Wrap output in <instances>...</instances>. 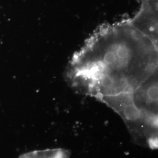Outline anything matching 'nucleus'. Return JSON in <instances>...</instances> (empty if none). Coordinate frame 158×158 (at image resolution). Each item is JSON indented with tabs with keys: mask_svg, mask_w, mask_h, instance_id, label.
<instances>
[{
	"mask_svg": "<svg viewBox=\"0 0 158 158\" xmlns=\"http://www.w3.org/2000/svg\"><path fill=\"white\" fill-rule=\"evenodd\" d=\"M158 45L128 20L101 25L72 57L69 82L100 100L133 93L158 70Z\"/></svg>",
	"mask_w": 158,
	"mask_h": 158,
	"instance_id": "obj_1",
	"label": "nucleus"
},
{
	"mask_svg": "<svg viewBox=\"0 0 158 158\" xmlns=\"http://www.w3.org/2000/svg\"><path fill=\"white\" fill-rule=\"evenodd\" d=\"M100 101L123 118L137 143L146 145L151 149L158 148V119L148 116L136 106L132 93L105 97Z\"/></svg>",
	"mask_w": 158,
	"mask_h": 158,
	"instance_id": "obj_2",
	"label": "nucleus"
},
{
	"mask_svg": "<svg viewBox=\"0 0 158 158\" xmlns=\"http://www.w3.org/2000/svg\"><path fill=\"white\" fill-rule=\"evenodd\" d=\"M158 0H142L141 8L128 19L136 29L158 45Z\"/></svg>",
	"mask_w": 158,
	"mask_h": 158,
	"instance_id": "obj_3",
	"label": "nucleus"
},
{
	"mask_svg": "<svg viewBox=\"0 0 158 158\" xmlns=\"http://www.w3.org/2000/svg\"><path fill=\"white\" fill-rule=\"evenodd\" d=\"M158 70L132 93L136 106L152 118L158 119Z\"/></svg>",
	"mask_w": 158,
	"mask_h": 158,
	"instance_id": "obj_4",
	"label": "nucleus"
},
{
	"mask_svg": "<svg viewBox=\"0 0 158 158\" xmlns=\"http://www.w3.org/2000/svg\"><path fill=\"white\" fill-rule=\"evenodd\" d=\"M69 151L62 149H48L25 153L18 158H70Z\"/></svg>",
	"mask_w": 158,
	"mask_h": 158,
	"instance_id": "obj_5",
	"label": "nucleus"
}]
</instances>
